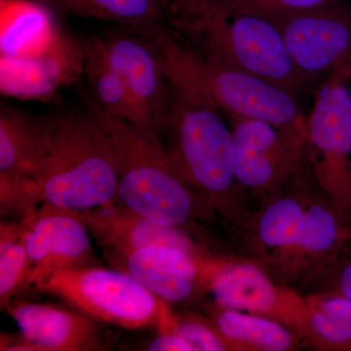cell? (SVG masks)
Masks as SVG:
<instances>
[{
  "label": "cell",
  "instance_id": "5bb4252c",
  "mask_svg": "<svg viewBox=\"0 0 351 351\" xmlns=\"http://www.w3.org/2000/svg\"><path fill=\"white\" fill-rule=\"evenodd\" d=\"M232 120L234 176L245 186L269 184L288 160V145L307 135L306 124L278 128L258 120Z\"/></svg>",
  "mask_w": 351,
  "mask_h": 351
},
{
  "label": "cell",
  "instance_id": "30bf717a",
  "mask_svg": "<svg viewBox=\"0 0 351 351\" xmlns=\"http://www.w3.org/2000/svg\"><path fill=\"white\" fill-rule=\"evenodd\" d=\"M351 68L327 76L306 119L307 140L319 152L325 172L339 189H351Z\"/></svg>",
  "mask_w": 351,
  "mask_h": 351
},
{
  "label": "cell",
  "instance_id": "3957f363",
  "mask_svg": "<svg viewBox=\"0 0 351 351\" xmlns=\"http://www.w3.org/2000/svg\"><path fill=\"white\" fill-rule=\"evenodd\" d=\"M85 107L110 143L120 204L161 225L177 228L186 223L193 210L191 195L170 170L158 136L112 117L91 96Z\"/></svg>",
  "mask_w": 351,
  "mask_h": 351
},
{
  "label": "cell",
  "instance_id": "7a4b0ae2",
  "mask_svg": "<svg viewBox=\"0 0 351 351\" xmlns=\"http://www.w3.org/2000/svg\"><path fill=\"white\" fill-rule=\"evenodd\" d=\"M25 189L34 209L46 203L84 212L117 200L112 149L87 108L41 119Z\"/></svg>",
  "mask_w": 351,
  "mask_h": 351
},
{
  "label": "cell",
  "instance_id": "d4e9b609",
  "mask_svg": "<svg viewBox=\"0 0 351 351\" xmlns=\"http://www.w3.org/2000/svg\"><path fill=\"white\" fill-rule=\"evenodd\" d=\"M177 332L182 339L188 341L193 351H223L225 346L221 343L214 332L209 328L193 322L186 321L181 324H177Z\"/></svg>",
  "mask_w": 351,
  "mask_h": 351
},
{
  "label": "cell",
  "instance_id": "2e32d148",
  "mask_svg": "<svg viewBox=\"0 0 351 351\" xmlns=\"http://www.w3.org/2000/svg\"><path fill=\"white\" fill-rule=\"evenodd\" d=\"M83 69L89 83L90 96L99 107L112 117L158 136L125 82L110 66L91 39L85 45Z\"/></svg>",
  "mask_w": 351,
  "mask_h": 351
},
{
  "label": "cell",
  "instance_id": "7c38bea8",
  "mask_svg": "<svg viewBox=\"0 0 351 351\" xmlns=\"http://www.w3.org/2000/svg\"><path fill=\"white\" fill-rule=\"evenodd\" d=\"M78 213L91 237L114 263L154 245H169L193 253V244L177 228L156 223L120 203L115 205L114 201Z\"/></svg>",
  "mask_w": 351,
  "mask_h": 351
},
{
  "label": "cell",
  "instance_id": "ac0fdd59",
  "mask_svg": "<svg viewBox=\"0 0 351 351\" xmlns=\"http://www.w3.org/2000/svg\"><path fill=\"white\" fill-rule=\"evenodd\" d=\"M211 289L216 301L232 311H267L276 299L269 278L250 265L221 270L214 277Z\"/></svg>",
  "mask_w": 351,
  "mask_h": 351
},
{
  "label": "cell",
  "instance_id": "4fadbf2b",
  "mask_svg": "<svg viewBox=\"0 0 351 351\" xmlns=\"http://www.w3.org/2000/svg\"><path fill=\"white\" fill-rule=\"evenodd\" d=\"M41 119L3 107L0 112V209L21 219L34 211L27 195Z\"/></svg>",
  "mask_w": 351,
  "mask_h": 351
},
{
  "label": "cell",
  "instance_id": "4316f807",
  "mask_svg": "<svg viewBox=\"0 0 351 351\" xmlns=\"http://www.w3.org/2000/svg\"><path fill=\"white\" fill-rule=\"evenodd\" d=\"M218 0H169V19H184Z\"/></svg>",
  "mask_w": 351,
  "mask_h": 351
},
{
  "label": "cell",
  "instance_id": "7402d4cb",
  "mask_svg": "<svg viewBox=\"0 0 351 351\" xmlns=\"http://www.w3.org/2000/svg\"><path fill=\"white\" fill-rule=\"evenodd\" d=\"M311 322L316 332L330 343H351V300L343 295L325 300L311 316Z\"/></svg>",
  "mask_w": 351,
  "mask_h": 351
},
{
  "label": "cell",
  "instance_id": "8fae6325",
  "mask_svg": "<svg viewBox=\"0 0 351 351\" xmlns=\"http://www.w3.org/2000/svg\"><path fill=\"white\" fill-rule=\"evenodd\" d=\"M5 311L39 351H98L110 348L104 323L76 309L11 301Z\"/></svg>",
  "mask_w": 351,
  "mask_h": 351
},
{
  "label": "cell",
  "instance_id": "44dd1931",
  "mask_svg": "<svg viewBox=\"0 0 351 351\" xmlns=\"http://www.w3.org/2000/svg\"><path fill=\"white\" fill-rule=\"evenodd\" d=\"M302 218L304 213L297 201L290 198L276 201L261 219V239L274 247L297 244Z\"/></svg>",
  "mask_w": 351,
  "mask_h": 351
},
{
  "label": "cell",
  "instance_id": "9a60e30c",
  "mask_svg": "<svg viewBox=\"0 0 351 351\" xmlns=\"http://www.w3.org/2000/svg\"><path fill=\"white\" fill-rule=\"evenodd\" d=\"M122 271L130 274L165 302L184 301L197 282L198 267L191 253L169 245H154L122 260Z\"/></svg>",
  "mask_w": 351,
  "mask_h": 351
},
{
  "label": "cell",
  "instance_id": "e0dca14e",
  "mask_svg": "<svg viewBox=\"0 0 351 351\" xmlns=\"http://www.w3.org/2000/svg\"><path fill=\"white\" fill-rule=\"evenodd\" d=\"M64 15L112 22L121 27H152L169 19V0H43Z\"/></svg>",
  "mask_w": 351,
  "mask_h": 351
},
{
  "label": "cell",
  "instance_id": "9c48e42d",
  "mask_svg": "<svg viewBox=\"0 0 351 351\" xmlns=\"http://www.w3.org/2000/svg\"><path fill=\"white\" fill-rule=\"evenodd\" d=\"M157 27H121L91 41L125 82L158 134L167 106L168 85L156 38Z\"/></svg>",
  "mask_w": 351,
  "mask_h": 351
},
{
  "label": "cell",
  "instance_id": "d6986e66",
  "mask_svg": "<svg viewBox=\"0 0 351 351\" xmlns=\"http://www.w3.org/2000/svg\"><path fill=\"white\" fill-rule=\"evenodd\" d=\"M29 274V257L23 241L19 221L0 225V307L5 308L21 289Z\"/></svg>",
  "mask_w": 351,
  "mask_h": 351
},
{
  "label": "cell",
  "instance_id": "277c9868",
  "mask_svg": "<svg viewBox=\"0 0 351 351\" xmlns=\"http://www.w3.org/2000/svg\"><path fill=\"white\" fill-rule=\"evenodd\" d=\"M172 23L193 40L195 49L189 48L200 56L257 75L295 95L306 80L276 25L267 18L211 4Z\"/></svg>",
  "mask_w": 351,
  "mask_h": 351
},
{
  "label": "cell",
  "instance_id": "6da1fadb",
  "mask_svg": "<svg viewBox=\"0 0 351 351\" xmlns=\"http://www.w3.org/2000/svg\"><path fill=\"white\" fill-rule=\"evenodd\" d=\"M161 57L168 101L158 136L170 138L166 162L179 179L184 174L205 191L223 193L235 179L232 130L203 82L193 51L169 39Z\"/></svg>",
  "mask_w": 351,
  "mask_h": 351
},
{
  "label": "cell",
  "instance_id": "f1b7e54d",
  "mask_svg": "<svg viewBox=\"0 0 351 351\" xmlns=\"http://www.w3.org/2000/svg\"><path fill=\"white\" fill-rule=\"evenodd\" d=\"M339 290L341 295L351 300V263L346 265L339 276Z\"/></svg>",
  "mask_w": 351,
  "mask_h": 351
},
{
  "label": "cell",
  "instance_id": "f546056e",
  "mask_svg": "<svg viewBox=\"0 0 351 351\" xmlns=\"http://www.w3.org/2000/svg\"><path fill=\"white\" fill-rule=\"evenodd\" d=\"M350 84H351V73H350Z\"/></svg>",
  "mask_w": 351,
  "mask_h": 351
},
{
  "label": "cell",
  "instance_id": "cb8c5ba5",
  "mask_svg": "<svg viewBox=\"0 0 351 351\" xmlns=\"http://www.w3.org/2000/svg\"><path fill=\"white\" fill-rule=\"evenodd\" d=\"M339 237L338 223L334 215L321 206H313L302 218L297 245L311 251H327Z\"/></svg>",
  "mask_w": 351,
  "mask_h": 351
},
{
  "label": "cell",
  "instance_id": "83f0119b",
  "mask_svg": "<svg viewBox=\"0 0 351 351\" xmlns=\"http://www.w3.org/2000/svg\"><path fill=\"white\" fill-rule=\"evenodd\" d=\"M1 351H39L38 346L27 341L22 335H8L1 332L0 337Z\"/></svg>",
  "mask_w": 351,
  "mask_h": 351
},
{
  "label": "cell",
  "instance_id": "8992f818",
  "mask_svg": "<svg viewBox=\"0 0 351 351\" xmlns=\"http://www.w3.org/2000/svg\"><path fill=\"white\" fill-rule=\"evenodd\" d=\"M193 52L203 82L221 112L232 119L258 120L278 128L306 125V119L292 92Z\"/></svg>",
  "mask_w": 351,
  "mask_h": 351
},
{
  "label": "cell",
  "instance_id": "52a82bcc",
  "mask_svg": "<svg viewBox=\"0 0 351 351\" xmlns=\"http://www.w3.org/2000/svg\"><path fill=\"white\" fill-rule=\"evenodd\" d=\"M306 80L351 68V5L339 4L272 19Z\"/></svg>",
  "mask_w": 351,
  "mask_h": 351
},
{
  "label": "cell",
  "instance_id": "484cf974",
  "mask_svg": "<svg viewBox=\"0 0 351 351\" xmlns=\"http://www.w3.org/2000/svg\"><path fill=\"white\" fill-rule=\"evenodd\" d=\"M149 351H193L186 339L182 338L177 332L162 331L159 332L147 345Z\"/></svg>",
  "mask_w": 351,
  "mask_h": 351
},
{
  "label": "cell",
  "instance_id": "5b68a950",
  "mask_svg": "<svg viewBox=\"0 0 351 351\" xmlns=\"http://www.w3.org/2000/svg\"><path fill=\"white\" fill-rule=\"evenodd\" d=\"M34 288L104 324L125 330L157 326L166 302L127 272L98 265L58 270Z\"/></svg>",
  "mask_w": 351,
  "mask_h": 351
},
{
  "label": "cell",
  "instance_id": "ba28073f",
  "mask_svg": "<svg viewBox=\"0 0 351 351\" xmlns=\"http://www.w3.org/2000/svg\"><path fill=\"white\" fill-rule=\"evenodd\" d=\"M20 225L29 257L25 288L58 270L97 265L91 234L78 212L43 203Z\"/></svg>",
  "mask_w": 351,
  "mask_h": 351
},
{
  "label": "cell",
  "instance_id": "603a6c76",
  "mask_svg": "<svg viewBox=\"0 0 351 351\" xmlns=\"http://www.w3.org/2000/svg\"><path fill=\"white\" fill-rule=\"evenodd\" d=\"M350 2L351 0H218L213 4L233 12L254 14L272 20L290 14Z\"/></svg>",
  "mask_w": 351,
  "mask_h": 351
},
{
  "label": "cell",
  "instance_id": "ffe728a7",
  "mask_svg": "<svg viewBox=\"0 0 351 351\" xmlns=\"http://www.w3.org/2000/svg\"><path fill=\"white\" fill-rule=\"evenodd\" d=\"M218 326L226 338L252 343L265 350H286L292 343L290 335L280 325L232 309L219 315Z\"/></svg>",
  "mask_w": 351,
  "mask_h": 351
}]
</instances>
